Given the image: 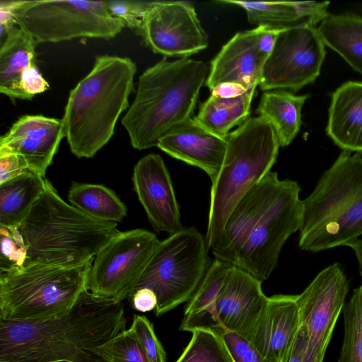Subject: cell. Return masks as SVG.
Listing matches in <instances>:
<instances>
[{
    "label": "cell",
    "mask_w": 362,
    "mask_h": 362,
    "mask_svg": "<svg viewBox=\"0 0 362 362\" xmlns=\"http://www.w3.org/2000/svg\"><path fill=\"white\" fill-rule=\"evenodd\" d=\"M346 246L351 247L356 255L359 266V273L362 276V240L357 239L349 244Z\"/></svg>",
    "instance_id": "b9f144b4"
},
{
    "label": "cell",
    "mask_w": 362,
    "mask_h": 362,
    "mask_svg": "<svg viewBox=\"0 0 362 362\" xmlns=\"http://www.w3.org/2000/svg\"><path fill=\"white\" fill-rule=\"evenodd\" d=\"M21 86L29 99L49 88V84L42 77L36 64L30 66L23 73Z\"/></svg>",
    "instance_id": "8d00e7d4"
},
{
    "label": "cell",
    "mask_w": 362,
    "mask_h": 362,
    "mask_svg": "<svg viewBox=\"0 0 362 362\" xmlns=\"http://www.w3.org/2000/svg\"><path fill=\"white\" fill-rule=\"evenodd\" d=\"M157 147L170 156L203 170L213 182L226 155L227 141L189 118L164 134Z\"/></svg>",
    "instance_id": "d6986e66"
},
{
    "label": "cell",
    "mask_w": 362,
    "mask_h": 362,
    "mask_svg": "<svg viewBox=\"0 0 362 362\" xmlns=\"http://www.w3.org/2000/svg\"><path fill=\"white\" fill-rule=\"evenodd\" d=\"M92 262L66 267L24 264L0 273V320H33L65 313L87 289Z\"/></svg>",
    "instance_id": "ba28073f"
},
{
    "label": "cell",
    "mask_w": 362,
    "mask_h": 362,
    "mask_svg": "<svg viewBox=\"0 0 362 362\" xmlns=\"http://www.w3.org/2000/svg\"><path fill=\"white\" fill-rule=\"evenodd\" d=\"M317 28L324 44L362 76V17L353 13H329Z\"/></svg>",
    "instance_id": "484cf974"
},
{
    "label": "cell",
    "mask_w": 362,
    "mask_h": 362,
    "mask_svg": "<svg viewBox=\"0 0 362 362\" xmlns=\"http://www.w3.org/2000/svg\"><path fill=\"white\" fill-rule=\"evenodd\" d=\"M267 301L262 281L233 265L214 305L184 316L180 330L192 332L221 327L247 339Z\"/></svg>",
    "instance_id": "5bb4252c"
},
{
    "label": "cell",
    "mask_w": 362,
    "mask_h": 362,
    "mask_svg": "<svg viewBox=\"0 0 362 362\" xmlns=\"http://www.w3.org/2000/svg\"><path fill=\"white\" fill-rule=\"evenodd\" d=\"M326 133L342 151L362 154V82L347 81L332 93Z\"/></svg>",
    "instance_id": "44dd1931"
},
{
    "label": "cell",
    "mask_w": 362,
    "mask_h": 362,
    "mask_svg": "<svg viewBox=\"0 0 362 362\" xmlns=\"http://www.w3.org/2000/svg\"><path fill=\"white\" fill-rule=\"evenodd\" d=\"M248 88L239 83L225 82L218 84L210 91L211 95L228 98L243 95Z\"/></svg>",
    "instance_id": "60d3db41"
},
{
    "label": "cell",
    "mask_w": 362,
    "mask_h": 362,
    "mask_svg": "<svg viewBox=\"0 0 362 362\" xmlns=\"http://www.w3.org/2000/svg\"><path fill=\"white\" fill-rule=\"evenodd\" d=\"M16 23L36 42H59L76 37L110 40L126 27L105 1H9Z\"/></svg>",
    "instance_id": "30bf717a"
},
{
    "label": "cell",
    "mask_w": 362,
    "mask_h": 362,
    "mask_svg": "<svg viewBox=\"0 0 362 362\" xmlns=\"http://www.w3.org/2000/svg\"><path fill=\"white\" fill-rule=\"evenodd\" d=\"M103 354L108 362H148L137 339L129 329L106 344Z\"/></svg>",
    "instance_id": "1f68e13d"
},
{
    "label": "cell",
    "mask_w": 362,
    "mask_h": 362,
    "mask_svg": "<svg viewBox=\"0 0 362 362\" xmlns=\"http://www.w3.org/2000/svg\"><path fill=\"white\" fill-rule=\"evenodd\" d=\"M70 204L86 215L117 223L127 215V207L115 192L98 184L73 182L69 192Z\"/></svg>",
    "instance_id": "83f0119b"
},
{
    "label": "cell",
    "mask_w": 362,
    "mask_h": 362,
    "mask_svg": "<svg viewBox=\"0 0 362 362\" xmlns=\"http://www.w3.org/2000/svg\"><path fill=\"white\" fill-rule=\"evenodd\" d=\"M296 181L268 172L240 200L212 250L216 259L235 266L260 281L276 267L281 249L300 230L303 204Z\"/></svg>",
    "instance_id": "7a4b0ae2"
},
{
    "label": "cell",
    "mask_w": 362,
    "mask_h": 362,
    "mask_svg": "<svg viewBox=\"0 0 362 362\" xmlns=\"http://www.w3.org/2000/svg\"><path fill=\"white\" fill-rule=\"evenodd\" d=\"M326 55L317 28L296 26L279 33L263 68L259 85L263 91L296 93L319 76Z\"/></svg>",
    "instance_id": "7c38bea8"
},
{
    "label": "cell",
    "mask_w": 362,
    "mask_h": 362,
    "mask_svg": "<svg viewBox=\"0 0 362 362\" xmlns=\"http://www.w3.org/2000/svg\"><path fill=\"white\" fill-rule=\"evenodd\" d=\"M28 170L25 163L13 153L0 151V183Z\"/></svg>",
    "instance_id": "74e56055"
},
{
    "label": "cell",
    "mask_w": 362,
    "mask_h": 362,
    "mask_svg": "<svg viewBox=\"0 0 362 362\" xmlns=\"http://www.w3.org/2000/svg\"><path fill=\"white\" fill-rule=\"evenodd\" d=\"M57 362H69V361H57Z\"/></svg>",
    "instance_id": "7bdbcfd3"
},
{
    "label": "cell",
    "mask_w": 362,
    "mask_h": 362,
    "mask_svg": "<svg viewBox=\"0 0 362 362\" xmlns=\"http://www.w3.org/2000/svg\"><path fill=\"white\" fill-rule=\"evenodd\" d=\"M129 330L136 337L148 362H166V354L153 324L144 315H134Z\"/></svg>",
    "instance_id": "836d02e7"
},
{
    "label": "cell",
    "mask_w": 362,
    "mask_h": 362,
    "mask_svg": "<svg viewBox=\"0 0 362 362\" xmlns=\"http://www.w3.org/2000/svg\"><path fill=\"white\" fill-rule=\"evenodd\" d=\"M64 136L62 119L24 115L1 136L0 151L16 154L28 170L45 177Z\"/></svg>",
    "instance_id": "ac0fdd59"
},
{
    "label": "cell",
    "mask_w": 362,
    "mask_h": 362,
    "mask_svg": "<svg viewBox=\"0 0 362 362\" xmlns=\"http://www.w3.org/2000/svg\"><path fill=\"white\" fill-rule=\"evenodd\" d=\"M284 29L286 28L259 25L237 33L211 61L206 86L210 90L225 82L239 83L246 88L259 86L276 37Z\"/></svg>",
    "instance_id": "2e32d148"
},
{
    "label": "cell",
    "mask_w": 362,
    "mask_h": 362,
    "mask_svg": "<svg viewBox=\"0 0 362 362\" xmlns=\"http://www.w3.org/2000/svg\"><path fill=\"white\" fill-rule=\"evenodd\" d=\"M208 250L194 227L160 241L135 288L156 293L157 317L189 300L211 264Z\"/></svg>",
    "instance_id": "9c48e42d"
},
{
    "label": "cell",
    "mask_w": 362,
    "mask_h": 362,
    "mask_svg": "<svg viewBox=\"0 0 362 362\" xmlns=\"http://www.w3.org/2000/svg\"><path fill=\"white\" fill-rule=\"evenodd\" d=\"M349 289L345 273L338 263H334L320 271L297 295L299 330L306 337L309 362H323Z\"/></svg>",
    "instance_id": "4fadbf2b"
},
{
    "label": "cell",
    "mask_w": 362,
    "mask_h": 362,
    "mask_svg": "<svg viewBox=\"0 0 362 362\" xmlns=\"http://www.w3.org/2000/svg\"><path fill=\"white\" fill-rule=\"evenodd\" d=\"M255 90L256 86H252L243 95L228 98L211 95L202 103L194 119L209 132L226 138L231 129L249 118Z\"/></svg>",
    "instance_id": "4316f807"
},
{
    "label": "cell",
    "mask_w": 362,
    "mask_h": 362,
    "mask_svg": "<svg viewBox=\"0 0 362 362\" xmlns=\"http://www.w3.org/2000/svg\"><path fill=\"white\" fill-rule=\"evenodd\" d=\"M308 97L285 90L262 94L256 112L272 124L280 147L288 146L298 134L302 124V108Z\"/></svg>",
    "instance_id": "d4e9b609"
},
{
    "label": "cell",
    "mask_w": 362,
    "mask_h": 362,
    "mask_svg": "<svg viewBox=\"0 0 362 362\" xmlns=\"http://www.w3.org/2000/svg\"><path fill=\"white\" fill-rule=\"evenodd\" d=\"M242 7L252 24L281 28L313 26L328 15L329 1H219Z\"/></svg>",
    "instance_id": "7402d4cb"
},
{
    "label": "cell",
    "mask_w": 362,
    "mask_h": 362,
    "mask_svg": "<svg viewBox=\"0 0 362 362\" xmlns=\"http://www.w3.org/2000/svg\"><path fill=\"white\" fill-rule=\"evenodd\" d=\"M132 182L156 231L172 235L183 228L171 178L160 155L150 153L141 158L134 166Z\"/></svg>",
    "instance_id": "e0dca14e"
},
{
    "label": "cell",
    "mask_w": 362,
    "mask_h": 362,
    "mask_svg": "<svg viewBox=\"0 0 362 362\" xmlns=\"http://www.w3.org/2000/svg\"><path fill=\"white\" fill-rule=\"evenodd\" d=\"M175 362H234L222 339L209 329H196Z\"/></svg>",
    "instance_id": "4dcf8cb0"
},
{
    "label": "cell",
    "mask_w": 362,
    "mask_h": 362,
    "mask_svg": "<svg viewBox=\"0 0 362 362\" xmlns=\"http://www.w3.org/2000/svg\"><path fill=\"white\" fill-rule=\"evenodd\" d=\"M159 243L146 230L119 232L94 257L87 289L119 302L132 296Z\"/></svg>",
    "instance_id": "8fae6325"
},
{
    "label": "cell",
    "mask_w": 362,
    "mask_h": 362,
    "mask_svg": "<svg viewBox=\"0 0 362 362\" xmlns=\"http://www.w3.org/2000/svg\"><path fill=\"white\" fill-rule=\"evenodd\" d=\"M221 168L211 182L206 243L219 238L226 220L245 194L276 161L280 147L272 124L262 117H250L226 137Z\"/></svg>",
    "instance_id": "52a82bcc"
},
{
    "label": "cell",
    "mask_w": 362,
    "mask_h": 362,
    "mask_svg": "<svg viewBox=\"0 0 362 362\" xmlns=\"http://www.w3.org/2000/svg\"><path fill=\"white\" fill-rule=\"evenodd\" d=\"M136 64L129 57H95L91 71L70 91L62 119L72 153L93 158L111 139L129 107Z\"/></svg>",
    "instance_id": "277c9868"
},
{
    "label": "cell",
    "mask_w": 362,
    "mask_h": 362,
    "mask_svg": "<svg viewBox=\"0 0 362 362\" xmlns=\"http://www.w3.org/2000/svg\"><path fill=\"white\" fill-rule=\"evenodd\" d=\"M209 70L202 61L164 57L143 72L122 119L134 148L157 146L164 134L191 118Z\"/></svg>",
    "instance_id": "3957f363"
},
{
    "label": "cell",
    "mask_w": 362,
    "mask_h": 362,
    "mask_svg": "<svg viewBox=\"0 0 362 362\" xmlns=\"http://www.w3.org/2000/svg\"><path fill=\"white\" fill-rule=\"evenodd\" d=\"M47 179L30 170L0 183V226L18 228L44 192Z\"/></svg>",
    "instance_id": "cb8c5ba5"
},
{
    "label": "cell",
    "mask_w": 362,
    "mask_h": 362,
    "mask_svg": "<svg viewBox=\"0 0 362 362\" xmlns=\"http://www.w3.org/2000/svg\"><path fill=\"white\" fill-rule=\"evenodd\" d=\"M132 304L137 311L149 312L155 310L157 305V297L151 289L141 288L135 291L132 295Z\"/></svg>",
    "instance_id": "f35d334b"
},
{
    "label": "cell",
    "mask_w": 362,
    "mask_h": 362,
    "mask_svg": "<svg viewBox=\"0 0 362 362\" xmlns=\"http://www.w3.org/2000/svg\"><path fill=\"white\" fill-rule=\"evenodd\" d=\"M0 270L22 267L27 259V247L18 228L8 230L0 226Z\"/></svg>",
    "instance_id": "d6a6232c"
},
{
    "label": "cell",
    "mask_w": 362,
    "mask_h": 362,
    "mask_svg": "<svg viewBox=\"0 0 362 362\" xmlns=\"http://www.w3.org/2000/svg\"><path fill=\"white\" fill-rule=\"evenodd\" d=\"M117 223L93 218L46 188L18 228L27 247L25 264L74 267L86 264L120 231Z\"/></svg>",
    "instance_id": "5b68a950"
},
{
    "label": "cell",
    "mask_w": 362,
    "mask_h": 362,
    "mask_svg": "<svg viewBox=\"0 0 362 362\" xmlns=\"http://www.w3.org/2000/svg\"><path fill=\"white\" fill-rule=\"evenodd\" d=\"M307 341L302 332H298L281 362H309L306 357Z\"/></svg>",
    "instance_id": "ab89813d"
},
{
    "label": "cell",
    "mask_w": 362,
    "mask_h": 362,
    "mask_svg": "<svg viewBox=\"0 0 362 362\" xmlns=\"http://www.w3.org/2000/svg\"><path fill=\"white\" fill-rule=\"evenodd\" d=\"M154 1H107L110 13L122 20L126 27L136 30Z\"/></svg>",
    "instance_id": "d590c367"
},
{
    "label": "cell",
    "mask_w": 362,
    "mask_h": 362,
    "mask_svg": "<svg viewBox=\"0 0 362 362\" xmlns=\"http://www.w3.org/2000/svg\"><path fill=\"white\" fill-rule=\"evenodd\" d=\"M122 302L84 290L68 311L0 320V362H108L104 346L125 330Z\"/></svg>",
    "instance_id": "6da1fadb"
},
{
    "label": "cell",
    "mask_w": 362,
    "mask_h": 362,
    "mask_svg": "<svg viewBox=\"0 0 362 362\" xmlns=\"http://www.w3.org/2000/svg\"><path fill=\"white\" fill-rule=\"evenodd\" d=\"M299 247L316 252L362 235V156L341 151L303 200Z\"/></svg>",
    "instance_id": "8992f818"
},
{
    "label": "cell",
    "mask_w": 362,
    "mask_h": 362,
    "mask_svg": "<svg viewBox=\"0 0 362 362\" xmlns=\"http://www.w3.org/2000/svg\"><path fill=\"white\" fill-rule=\"evenodd\" d=\"M344 337L338 362H362V284L343 308Z\"/></svg>",
    "instance_id": "f1b7e54d"
},
{
    "label": "cell",
    "mask_w": 362,
    "mask_h": 362,
    "mask_svg": "<svg viewBox=\"0 0 362 362\" xmlns=\"http://www.w3.org/2000/svg\"><path fill=\"white\" fill-rule=\"evenodd\" d=\"M154 53L188 57L208 47V36L189 1H157L135 30Z\"/></svg>",
    "instance_id": "9a60e30c"
},
{
    "label": "cell",
    "mask_w": 362,
    "mask_h": 362,
    "mask_svg": "<svg viewBox=\"0 0 362 362\" xmlns=\"http://www.w3.org/2000/svg\"><path fill=\"white\" fill-rule=\"evenodd\" d=\"M0 49V92L11 98L29 99L21 86L23 73L35 64L34 37L22 28L8 31Z\"/></svg>",
    "instance_id": "603a6c76"
},
{
    "label": "cell",
    "mask_w": 362,
    "mask_h": 362,
    "mask_svg": "<svg viewBox=\"0 0 362 362\" xmlns=\"http://www.w3.org/2000/svg\"><path fill=\"white\" fill-rule=\"evenodd\" d=\"M227 346L234 362H276L265 358L245 337L223 327L211 329Z\"/></svg>",
    "instance_id": "e575fe53"
},
{
    "label": "cell",
    "mask_w": 362,
    "mask_h": 362,
    "mask_svg": "<svg viewBox=\"0 0 362 362\" xmlns=\"http://www.w3.org/2000/svg\"><path fill=\"white\" fill-rule=\"evenodd\" d=\"M233 265L215 259L187 304L184 316L209 309L214 303Z\"/></svg>",
    "instance_id": "f546056e"
},
{
    "label": "cell",
    "mask_w": 362,
    "mask_h": 362,
    "mask_svg": "<svg viewBox=\"0 0 362 362\" xmlns=\"http://www.w3.org/2000/svg\"><path fill=\"white\" fill-rule=\"evenodd\" d=\"M299 327L297 295H274L268 298L247 339L265 358L281 362Z\"/></svg>",
    "instance_id": "ffe728a7"
}]
</instances>
